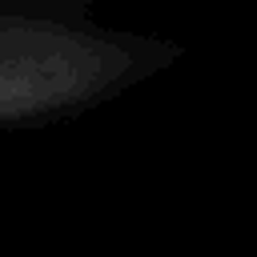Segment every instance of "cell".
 I'll return each instance as SVG.
<instances>
[{
  "instance_id": "6da1fadb",
  "label": "cell",
  "mask_w": 257,
  "mask_h": 257,
  "mask_svg": "<svg viewBox=\"0 0 257 257\" xmlns=\"http://www.w3.org/2000/svg\"><path fill=\"white\" fill-rule=\"evenodd\" d=\"M181 56V40L112 24L88 0H0V133L80 120Z\"/></svg>"
}]
</instances>
